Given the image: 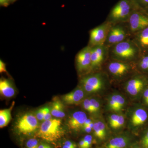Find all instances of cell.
<instances>
[{
	"mask_svg": "<svg viewBox=\"0 0 148 148\" xmlns=\"http://www.w3.org/2000/svg\"><path fill=\"white\" fill-rule=\"evenodd\" d=\"M109 48L110 59L127 63H135L142 53L131 38Z\"/></svg>",
	"mask_w": 148,
	"mask_h": 148,
	"instance_id": "obj_1",
	"label": "cell"
},
{
	"mask_svg": "<svg viewBox=\"0 0 148 148\" xmlns=\"http://www.w3.org/2000/svg\"><path fill=\"white\" fill-rule=\"evenodd\" d=\"M140 9L132 0H120L112 8L106 21L112 24L127 22L133 12Z\"/></svg>",
	"mask_w": 148,
	"mask_h": 148,
	"instance_id": "obj_2",
	"label": "cell"
},
{
	"mask_svg": "<svg viewBox=\"0 0 148 148\" xmlns=\"http://www.w3.org/2000/svg\"><path fill=\"white\" fill-rule=\"evenodd\" d=\"M64 134L65 130L61 120L51 119L42 123L36 135L44 140L53 143L61 139Z\"/></svg>",
	"mask_w": 148,
	"mask_h": 148,
	"instance_id": "obj_3",
	"label": "cell"
},
{
	"mask_svg": "<svg viewBox=\"0 0 148 148\" xmlns=\"http://www.w3.org/2000/svg\"><path fill=\"white\" fill-rule=\"evenodd\" d=\"M128 127L133 132H138L148 127V109L143 104L132 106L127 112Z\"/></svg>",
	"mask_w": 148,
	"mask_h": 148,
	"instance_id": "obj_4",
	"label": "cell"
},
{
	"mask_svg": "<svg viewBox=\"0 0 148 148\" xmlns=\"http://www.w3.org/2000/svg\"><path fill=\"white\" fill-rule=\"evenodd\" d=\"M81 87L88 94H95L106 89L108 83V76L102 72L88 74L80 80Z\"/></svg>",
	"mask_w": 148,
	"mask_h": 148,
	"instance_id": "obj_5",
	"label": "cell"
},
{
	"mask_svg": "<svg viewBox=\"0 0 148 148\" xmlns=\"http://www.w3.org/2000/svg\"><path fill=\"white\" fill-rule=\"evenodd\" d=\"M147 86L148 77L141 73H135L124 84L125 90L127 94L136 100L141 99L143 92Z\"/></svg>",
	"mask_w": 148,
	"mask_h": 148,
	"instance_id": "obj_6",
	"label": "cell"
},
{
	"mask_svg": "<svg viewBox=\"0 0 148 148\" xmlns=\"http://www.w3.org/2000/svg\"><path fill=\"white\" fill-rule=\"evenodd\" d=\"M107 70L110 77L116 80L130 77L137 70L135 63H127L111 59L107 64Z\"/></svg>",
	"mask_w": 148,
	"mask_h": 148,
	"instance_id": "obj_7",
	"label": "cell"
},
{
	"mask_svg": "<svg viewBox=\"0 0 148 148\" xmlns=\"http://www.w3.org/2000/svg\"><path fill=\"white\" fill-rule=\"evenodd\" d=\"M126 23L112 24L105 45L109 48L131 38Z\"/></svg>",
	"mask_w": 148,
	"mask_h": 148,
	"instance_id": "obj_8",
	"label": "cell"
},
{
	"mask_svg": "<svg viewBox=\"0 0 148 148\" xmlns=\"http://www.w3.org/2000/svg\"><path fill=\"white\" fill-rule=\"evenodd\" d=\"M126 23L131 37L148 27V15L141 9L133 12Z\"/></svg>",
	"mask_w": 148,
	"mask_h": 148,
	"instance_id": "obj_9",
	"label": "cell"
},
{
	"mask_svg": "<svg viewBox=\"0 0 148 148\" xmlns=\"http://www.w3.org/2000/svg\"><path fill=\"white\" fill-rule=\"evenodd\" d=\"M38 122L34 114L28 113L18 118L16 123V128L19 133L29 135L34 133L39 128Z\"/></svg>",
	"mask_w": 148,
	"mask_h": 148,
	"instance_id": "obj_10",
	"label": "cell"
},
{
	"mask_svg": "<svg viewBox=\"0 0 148 148\" xmlns=\"http://www.w3.org/2000/svg\"><path fill=\"white\" fill-rule=\"evenodd\" d=\"M112 24L107 21L90 30L88 46L91 47L104 45Z\"/></svg>",
	"mask_w": 148,
	"mask_h": 148,
	"instance_id": "obj_11",
	"label": "cell"
},
{
	"mask_svg": "<svg viewBox=\"0 0 148 148\" xmlns=\"http://www.w3.org/2000/svg\"><path fill=\"white\" fill-rule=\"evenodd\" d=\"M108 58L109 48L106 45L92 47L91 54V71H96L100 70Z\"/></svg>",
	"mask_w": 148,
	"mask_h": 148,
	"instance_id": "obj_12",
	"label": "cell"
},
{
	"mask_svg": "<svg viewBox=\"0 0 148 148\" xmlns=\"http://www.w3.org/2000/svg\"><path fill=\"white\" fill-rule=\"evenodd\" d=\"M92 47L88 45L77 53L75 62L77 70L80 73L91 72V54Z\"/></svg>",
	"mask_w": 148,
	"mask_h": 148,
	"instance_id": "obj_13",
	"label": "cell"
},
{
	"mask_svg": "<svg viewBox=\"0 0 148 148\" xmlns=\"http://www.w3.org/2000/svg\"><path fill=\"white\" fill-rule=\"evenodd\" d=\"M87 117L84 112L76 111L72 114L68 121V126L70 129L74 131H78L82 129Z\"/></svg>",
	"mask_w": 148,
	"mask_h": 148,
	"instance_id": "obj_14",
	"label": "cell"
},
{
	"mask_svg": "<svg viewBox=\"0 0 148 148\" xmlns=\"http://www.w3.org/2000/svg\"><path fill=\"white\" fill-rule=\"evenodd\" d=\"M132 140L129 134H121L111 139L106 143L104 148H126L130 144Z\"/></svg>",
	"mask_w": 148,
	"mask_h": 148,
	"instance_id": "obj_15",
	"label": "cell"
},
{
	"mask_svg": "<svg viewBox=\"0 0 148 148\" xmlns=\"http://www.w3.org/2000/svg\"><path fill=\"white\" fill-rule=\"evenodd\" d=\"M86 92L81 87H78L62 96L63 102L67 105H76L83 101Z\"/></svg>",
	"mask_w": 148,
	"mask_h": 148,
	"instance_id": "obj_16",
	"label": "cell"
},
{
	"mask_svg": "<svg viewBox=\"0 0 148 148\" xmlns=\"http://www.w3.org/2000/svg\"><path fill=\"white\" fill-rule=\"evenodd\" d=\"M131 38L142 53L145 51L148 50V27L132 35Z\"/></svg>",
	"mask_w": 148,
	"mask_h": 148,
	"instance_id": "obj_17",
	"label": "cell"
},
{
	"mask_svg": "<svg viewBox=\"0 0 148 148\" xmlns=\"http://www.w3.org/2000/svg\"><path fill=\"white\" fill-rule=\"evenodd\" d=\"M92 130L95 138L100 141L106 140L108 135V129L106 123L102 119L94 121Z\"/></svg>",
	"mask_w": 148,
	"mask_h": 148,
	"instance_id": "obj_18",
	"label": "cell"
},
{
	"mask_svg": "<svg viewBox=\"0 0 148 148\" xmlns=\"http://www.w3.org/2000/svg\"><path fill=\"white\" fill-rule=\"evenodd\" d=\"M0 92L1 95L6 98L13 97L15 93V90L11 82L6 79L0 80Z\"/></svg>",
	"mask_w": 148,
	"mask_h": 148,
	"instance_id": "obj_19",
	"label": "cell"
},
{
	"mask_svg": "<svg viewBox=\"0 0 148 148\" xmlns=\"http://www.w3.org/2000/svg\"><path fill=\"white\" fill-rule=\"evenodd\" d=\"M51 112L53 116L56 118L64 117L65 116L64 112V104L60 100L58 99H54L52 103Z\"/></svg>",
	"mask_w": 148,
	"mask_h": 148,
	"instance_id": "obj_20",
	"label": "cell"
},
{
	"mask_svg": "<svg viewBox=\"0 0 148 148\" xmlns=\"http://www.w3.org/2000/svg\"><path fill=\"white\" fill-rule=\"evenodd\" d=\"M14 105L13 102L9 108L4 109L0 111V127L1 128L7 126L12 119L11 111Z\"/></svg>",
	"mask_w": 148,
	"mask_h": 148,
	"instance_id": "obj_21",
	"label": "cell"
},
{
	"mask_svg": "<svg viewBox=\"0 0 148 148\" xmlns=\"http://www.w3.org/2000/svg\"><path fill=\"white\" fill-rule=\"evenodd\" d=\"M135 64L137 70L142 73H148V54L144 55L142 53Z\"/></svg>",
	"mask_w": 148,
	"mask_h": 148,
	"instance_id": "obj_22",
	"label": "cell"
},
{
	"mask_svg": "<svg viewBox=\"0 0 148 148\" xmlns=\"http://www.w3.org/2000/svg\"><path fill=\"white\" fill-rule=\"evenodd\" d=\"M117 104V112H121L126 104L125 98L123 95L118 92L112 93Z\"/></svg>",
	"mask_w": 148,
	"mask_h": 148,
	"instance_id": "obj_23",
	"label": "cell"
},
{
	"mask_svg": "<svg viewBox=\"0 0 148 148\" xmlns=\"http://www.w3.org/2000/svg\"><path fill=\"white\" fill-rule=\"evenodd\" d=\"M90 100L93 114L98 113L101 110V101L99 99L95 98H90Z\"/></svg>",
	"mask_w": 148,
	"mask_h": 148,
	"instance_id": "obj_24",
	"label": "cell"
},
{
	"mask_svg": "<svg viewBox=\"0 0 148 148\" xmlns=\"http://www.w3.org/2000/svg\"><path fill=\"white\" fill-rule=\"evenodd\" d=\"M125 119H126V117L125 115L124 114L122 113L121 112V113L117 121L112 129L114 130H117L123 128L125 124Z\"/></svg>",
	"mask_w": 148,
	"mask_h": 148,
	"instance_id": "obj_25",
	"label": "cell"
},
{
	"mask_svg": "<svg viewBox=\"0 0 148 148\" xmlns=\"http://www.w3.org/2000/svg\"><path fill=\"white\" fill-rule=\"evenodd\" d=\"M140 145L143 148H148V127L143 130Z\"/></svg>",
	"mask_w": 148,
	"mask_h": 148,
	"instance_id": "obj_26",
	"label": "cell"
},
{
	"mask_svg": "<svg viewBox=\"0 0 148 148\" xmlns=\"http://www.w3.org/2000/svg\"><path fill=\"white\" fill-rule=\"evenodd\" d=\"M121 112H114L109 115L108 117V122L110 127L112 128L116 123Z\"/></svg>",
	"mask_w": 148,
	"mask_h": 148,
	"instance_id": "obj_27",
	"label": "cell"
},
{
	"mask_svg": "<svg viewBox=\"0 0 148 148\" xmlns=\"http://www.w3.org/2000/svg\"><path fill=\"white\" fill-rule=\"evenodd\" d=\"M49 109H50L48 107H45L38 110L36 114V116L38 120H43L45 116Z\"/></svg>",
	"mask_w": 148,
	"mask_h": 148,
	"instance_id": "obj_28",
	"label": "cell"
},
{
	"mask_svg": "<svg viewBox=\"0 0 148 148\" xmlns=\"http://www.w3.org/2000/svg\"><path fill=\"white\" fill-rule=\"evenodd\" d=\"M136 6L140 9L143 10L148 5V0H132Z\"/></svg>",
	"mask_w": 148,
	"mask_h": 148,
	"instance_id": "obj_29",
	"label": "cell"
},
{
	"mask_svg": "<svg viewBox=\"0 0 148 148\" xmlns=\"http://www.w3.org/2000/svg\"><path fill=\"white\" fill-rule=\"evenodd\" d=\"M82 106L86 111L90 114H93V110L90 103V99L87 98L83 101Z\"/></svg>",
	"mask_w": 148,
	"mask_h": 148,
	"instance_id": "obj_30",
	"label": "cell"
},
{
	"mask_svg": "<svg viewBox=\"0 0 148 148\" xmlns=\"http://www.w3.org/2000/svg\"><path fill=\"white\" fill-rule=\"evenodd\" d=\"M140 99L142 100L141 104L148 109V86L144 90Z\"/></svg>",
	"mask_w": 148,
	"mask_h": 148,
	"instance_id": "obj_31",
	"label": "cell"
},
{
	"mask_svg": "<svg viewBox=\"0 0 148 148\" xmlns=\"http://www.w3.org/2000/svg\"><path fill=\"white\" fill-rule=\"evenodd\" d=\"M39 145L38 141L35 138L29 139L26 143L27 148H38Z\"/></svg>",
	"mask_w": 148,
	"mask_h": 148,
	"instance_id": "obj_32",
	"label": "cell"
},
{
	"mask_svg": "<svg viewBox=\"0 0 148 148\" xmlns=\"http://www.w3.org/2000/svg\"><path fill=\"white\" fill-rule=\"evenodd\" d=\"M85 143L86 148H90L92 143V138L90 135H88L83 138Z\"/></svg>",
	"mask_w": 148,
	"mask_h": 148,
	"instance_id": "obj_33",
	"label": "cell"
},
{
	"mask_svg": "<svg viewBox=\"0 0 148 148\" xmlns=\"http://www.w3.org/2000/svg\"><path fill=\"white\" fill-rule=\"evenodd\" d=\"M0 73H7L5 64L1 60H0Z\"/></svg>",
	"mask_w": 148,
	"mask_h": 148,
	"instance_id": "obj_34",
	"label": "cell"
},
{
	"mask_svg": "<svg viewBox=\"0 0 148 148\" xmlns=\"http://www.w3.org/2000/svg\"><path fill=\"white\" fill-rule=\"evenodd\" d=\"M64 145L71 147L77 148V145L75 143L72 142L71 141H67L64 143Z\"/></svg>",
	"mask_w": 148,
	"mask_h": 148,
	"instance_id": "obj_35",
	"label": "cell"
},
{
	"mask_svg": "<svg viewBox=\"0 0 148 148\" xmlns=\"http://www.w3.org/2000/svg\"><path fill=\"white\" fill-rule=\"evenodd\" d=\"M51 115H52V114H51V112L50 109H49V110L47 111V113L46 114L45 116L44 117L43 120L45 121H47L48 120L51 119Z\"/></svg>",
	"mask_w": 148,
	"mask_h": 148,
	"instance_id": "obj_36",
	"label": "cell"
},
{
	"mask_svg": "<svg viewBox=\"0 0 148 148\" xmlns=\"http://www.w3.org/2000/svg\"><path fill=\"white\" fill-rule=\"evenodd\" d=\"M82 129L84 132H86V133H90L92 130V128H90L88 126H84V127H83Z\"/></svg>",
	"mask_w": 148,
	"mask_h": 148,
	"instance_id": "obj_37",
	"label": "cell"
},
{
	"mask_svg": "<svg viewBox=\"0 0 148 148\" xmlns=\"http://www.w3.org/2000/svg\"><path fill=\"white\" fill-rule=\"evenodd\" d=\"M79 148H86L85 143L83 139L79 141Z\"/></svg>",
	"mask_w": 148,
	"mask_h": 148,
	"instance_id": "obj_38",
	"label": "cell"
},
{
	"mask_svg": "<svg viewBox=\"0 0 148 148\" xmlns=\"http://www.w3.org/2000/svg\"><path fill=\"white\" fill-rule=\"evenodd\" d=\"M38 148H52L49 146V145H47V144H45V143H42V144H40L39 145L38 147Z\"/></svg>",
	"mask_w": 148,
	"mask_h": 148,
	"instance_id": "obj_39",
	"label": "cell"
},
{
	"mask_svg": "<svg viewBox=\"0 0 148 148\" xmlns=\"http://www.w3.org/2000/svg\"><path fill=\"white\" fill-rule=\"evenodd\" d=\"M92 121H92L91 119L87 118V119H86V120L84 124L83 127L87 126V125H88L90 124V123H91V122H92Z\"/></svg>",
	"mask_w": 148,
	"mask_h": 148,
	"instance_id": "obj_40",
	"label": "cell"
},
{
	"mask_svg": "<svg viewBox=\"0 0 148 148\" xmlns=\"http://www.w3.org/2000/svg\"><path fill=\"white\" fill-rule=\"evenodd\" d=\"M9 0H0V4L1 5L6 6L8 5Z\"/></svg>",
	"mask_w": 148,
	"mask_h": 148,
	"instance_id": "obj_41",
	"label": "cell"
},
{
	"mask_svg": "<svg viewBox=\"0 0 148 148\" xmlns=\"http://www.w3.org/2000/svg\"><path fill=\"white\" fill-rule=\"evenodd\" d=\"M143 10L148 15V5L147 7L145 8Z\"/></svg>",
	"mask_w": 148,
	"mask_h": 148,
	"instance_id": "obj_42",
	"label": "cell"
},
{
	"mask_svg": "<svg viewBox=\"0 0 148 148\" xmlns=\"http://www.w3.org/2000/svg\"><path fill=\"white\" fill-rule=\"evenodd\" d=\"M129 148H143L140 145L138 146H135V147H131Z\"/></svg>",
	"mask_w": 148,
	"mask_h": 148,
	"instance_id": "obj_43",
	"label": "cell"
},
{
	"mask_svg": "<svg viewBox=\"0 0 148 148\" xmlns=\"http://www.w3.org/2000/svg\"><path fill=\"white\" fill-rule=\"evenodd\" d=\"M63 148H75L73 147H69V146L65 145H64L63 146Z\"/></svg>",
	"mask_w": 148,
	"mask_h": 148,
	"instance_id": "obj_44",
	"label": "cell"
},
{
	"mask_svg": "<svg viewBox=\"0 0 148 148\" xmlns=\"http://www.w3.org/2000/svg\"><path fill=\"white\" fill-rule=\"evenodd\" d=\"M11 1H15V0H11Z\"/></svg>",
	"mask_w": 148,
	"mask_h": 148,
	"instance_id": "obj_45",
	"label": "cell"
}]
</instances>
